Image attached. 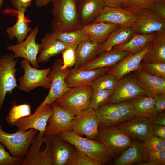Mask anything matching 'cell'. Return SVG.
<instances>
[{"label":"cell","instance_id":"cell-1","mask_svg":"<svg viewBox=\"0 0 165 165\" xmlns=\"http://www.w3.org/2000/svg\"><path fill=\"white\" fill-rule=\"evenodd\" d=\"M51 22L53 30L66 31L82 27L77 10V0H52Z\"/></svg>","mask_w":165,"mask_h":165},{"label":"cell","instance_id":"cell-2","mask_svg":"<svg viewBox=\"0 0 165 165\" xmlns=\"http://www.w3.org/2000/svg\"><path fill=\"white\" fill-rule=\"evenodd\" d=\"M58 135L78 150L102 165L108 163L112 159L105 146L96 140L83 137L72 131H63Z\"/></svg>","mask_w":165,"mask_h":165},{"label":"cell","instance_id":"cell-3","mask_svg":"<svg viewBox=\"0 0 165 165\" xmlns=\"http://www.w3.org/2000/svg\"><path fill=\"white\" fill-rule=\"evenodd\" d=\"M99 121V130L115 126L134 117L130 101L106 104L95 110Z\"/></svg>","mask_w":165,"mask_h":165},{"label":"cell","instance_id":"cell-4","mask_svg":"<svg viewBox=\"0 0 165 165\" xmlns=\"http://www.w3.org/2000/svg\"><path fill=\"white\" fill-rule=\"evenodd\" d=\"M93 90L91 85L71 88L55 102L64 110L75 116L90 107Z\"/></svg>","mask_w":165,"mask_h":165},{"label":"cell","instance_id":"cell-5","mask_svg":"<svg viewBox=\"0 0 165 165\" xmlns=\"http://www.w3.org/2000/svg\"><path fill=\"white\" fill-rule=\"evenodd\" d=\"M38 130L31 129L26 131L19 130L13 133L4 131L0 126V142L16 158L24 159Z\"/></svg>","mask_w":165,"mask_h":165},{"label":"cell","instance_id":"cell-6","mask_svg":"<svg viewBox=\"0 0 165 165\" xmlns=\"http://www.w3.org/2000/svg\"><path fill=\"white\" fill-rule=\"evenodd\" d=\"M70 68L64 67L61 59H57L54 61L48 74L51 82L50 91L35 110L50 105L71 88L65 82L66 77L72 69Z\"/></svg>","mask_w":165,"mask_h":165},{"label":"cell","instance_id":"cell-7","mask_svg":"<svg viewBox=\"0 0 165 165\" xmlns=\"http://www.w3.org/2000/svg\"><path fill=\"white\" fill-rule=\"evenodd\" d=\"M95 140L102 144L115 159L127 149L132 141L131 138L115 126L99 130Z\"/></svg>","mask_w":165,"mask_h":165},{"label":"cell","instance_id":"cell-8","mask_svg":"<svg viewBox=\"0 0 165 165\" xmlns=\"http://www.w3.org/2000/svg\"><path fill=\"white\" fill-rule=\"evenodd\" d=\"M21 65L24 73L18 79L19 82L18 88L20 90L29 93L39 86L45 89L50 88L51 82L48 74L50 68L42 69L34 68L30 65L29 61L25 59L21 62Z\"/></svg>","mask_w":165,"mask_h":165},{"label":"cell","instance_id":"cell-9","mask_svg":"<svg viewBox=\"0 0 165 165\" xmlns=\"http://www.w3.org/2000/svg\"><path fill=\"white\" fill-rule=\"evenodd\" d=\"M51 136L37 135L32 141L22 165H52Z\"/></svg>","mask_w":165,"mask_h":165},{"label":"cell","instance_id":"cell-10","mask_svg":"<svg viewBox=\"0 0 165 165\" xmlns=\"http://www.w3.org/2000/svg\"><path fill=\"white\" fill-rule=\"evenodd\" d=\"M18 62L13 54L7 53L0 57V109L2 108L5 97L18 87L16 79L15 68Z\"/></svg>","mask_w":165,"mask_h":165},{"label":"cell","instance_id":"cell-11","mask_svg":"<svg viewBox=\"0 0 165 165\" xmlns=\"http://www.w3.org/2000/svg\"><path fill=\"white\" fill-rule=\"evenodd\" d=\"M99 126L95 110L90 107L75 116L71 123L72 131L79 136L94 140L98 134Z\"/></svg>","mask_w":165,"mask_h":165},{"label":"cell","instance_id":"cell-12","mask_svg":"<svg viewBox=\"0 0 165 165\" xmlns=\"http://www.w3.org/2000/svg\"><path fill=\"white\" fill-rule=\"evenodd\" d=\"M135 14L136 20L131 27L134 33L148 34L165 31V19L149 9L141 10Z\"/></svg>","mask_w":165,"mask_h":165},{"label":"cell","instance_id":"cell-13","mask_svg":"<svg viewBox=\"0 0 165 165\" xmlns=\"http://www.w3.org/2000/svg\"><path fill=\"white\" fill-rule=\"evenodd\" d=\"M146 94L132 74L125 75L118 81L108 104L130 101Z\"/></svg>","mask_w":165,"mask_h":165},{"label":"cell","instance_id":"cell-14","mask_svg":"<svg viewBox=\"0 0 165 165\" xmlns=\"http://www.w3.org/2000/svg\"><path fill=\"white\" fill-rule=\"evenodd\" d=\"M38 31V27L37 26L30 33L26 40L6 48L14 53L15 59L20 57L23 58L29 61L33 67L37 69L39 67L37 55L39 51L40 44L36 42V39Z\"/></svg>","mask_w":165,"mask_h":165},{"label":"cell","instance_id":"cell-15","mask_svg":"<svg viewBox=\"0 0 165 165\" xmlns=\"http://www.w3.org/2000/svg\"><path fill=\"white\" fill-rule=\"evenodd\" d=\"M152 125L148 119L135 116L115 126L130 138L143 142L152 136Z\"/></svg>","mask_w":165,"mask_h":165},{"label":"cell","instance_id":"cell-16","mask_svg":"<svg viewBox=\"0 0 165 165\" xmlns=\"http://www.w3.org/2000/svg\"><path fill=\"white\" fill-rule=\"evenodd\" d=\"M50 105L53 112L49 118L45 134L51 136L63 131H72L71 123L75 116L60 107L55 101Z\"/></svg>","mask_w":165,"mask_h":165},{"label":"cell","instance_id":"cell-17","mask_svg":"<svg viewBox=\"0 0 165 165\" xmlns=\"http://www.w3.org/2000/svg\"><path fill=\"white\" fill-rule=\"evenodd\" d=\"M53 112V109L51 105L46 106L35 110L34 113L29 116L20 119L14 123L13 126H16L19 130L36 129L39 132L38 135L43 136L45 134L49 118Z\"/></svg>","mask_w":165,"mask_h":165},{"label":"cell","instance_id":"cell-18","mask_svg":"<svg viewBox=\"0 0 165 165\" xmlns=\"http://www.w3.org/2000/svg\"><path fill=\"white\" fill-rule=\"evenodd\" d=\"M136 20L135 14L130 11L122 7L105 6L99 16L90 23L106 22L121 27H131Z\"/></svg>","mask_w":165,"mask_h":165},{"label":"cell","instance_id":"cell-19","mask_svg":"<svg viewBox=\"0 0 165 165\" xmlns=\"http://www.w3.org/2000/svg\"><path fill=\"white\" fill-rule=\"evenodd\" d=\"M148 150L143 143L132 139L127 148L119 157L115 159L116 165H141L148 162Z\"/></svg>","mask_w":165,"mask_h":165},{"label":"cell","instance_id":"cell-20","mask_svg":"<svg viewBox=\"0 0 165 165\" xmlns=\"http://www.w3.org/2000/svg\"><path fill=\"white\" fill-rule=\"evenodd\" d=\"M152 44V41L139 52L126 56L112 67L109 72L114 75L118 81L125 75L139 69L142 60L150 49Z\"/></svg>","mask_w":165,"mask_h":165},{"label":"cell","instance_id":"cell-21","mask_svg":"<svg viewBox=\"0 0 165 165\" xmlns=\"http://www.w3.org/2000/svg\"><path fill=\"white\" fill-rule=\"evenodd\" d=\"M112 67H105L90 70H82L74 67L66 77L65 82L67 86L71 88L90 85L97 78L109 72Z\"/></svg>","mask_w":165,"mask_h":165},{"label":"cell","instance_id":"cell-22","mask_svg":"<svg viewBox=\"0 0 165 165\" xmlns=\"http://www.w3.org/2000/svg\"><path fill=\"white\" fill-rule=\"evenodd\" d=\"M129 51L113 47L98 56L95 58L79 68L90 70L105 67H112L126 56L132 54Z\"/></svg>","mask_w":165,"mask_h":165},{"label":"cell","instance_id":"cell-23","mask_svg":"<svg viewBox=\"0 0 165 165\" xmlns=\"http://www.w3.org/2000/svg\"><path fill=\"white\" fill-rule=\"evenodd\" d=\"M132 73L146 95L154 98L158 94L165 93V79L152 75L139 69Z\"/></svg>","mask_w":165,"mask_h":165},{"label":"cell","instance_id":"cell-24","mask_svg":"<svg viewBox=\"0 0 165 165\" xmlns=\"http://www.w3.org/2000/svg\"><path fill=\"white\" fill-rule=\"evenodd\" d=\"M52 165H67L76 148L62 140L58 134L51 136Z\"/></svg>","mask_w":165,"mask_h":165},{"label":"cell","instance_id":"cell-25","mask_svg":"<svg viewBox=\"0 0 165 165\" xmlns=\"http://www.w3.org/2000/svg\"><path fill=\"white\" fill-rule=\"evenodd\" d=\"M68 47L48 32L41 39L37 61L38 63H46L50 57L62 53Z\"/></svg>","mask_w":165,"mask_h":165},{"label":"cell","instance_id":"cell-26","mask_svg":"<svg viewBox=\"0 0 165 165\" xmlns=\"http://www.w3.org/2000/svg\"><path fill=\"white\" fill-rule=\"evenodd\" d=\"M105 6L102 0H81L77 4V10L82 27L96 18Z\"/></svg>","mask_w":165,"mask_h":165},{"label":"cell","instance_id":"cell-27","mask_svg":"<svg viewBox=\"0 0 165 165\" xmlns=\"http://www.w3.org/2000/svg\"><path fill=\"white\" fill-rule=\"evenodd\" d=\"M120 26L106 22L90 23L81 27L87 38L99 43L103 42L109 35Z\"/></svg>","mask_w":165,"mask_h":165},{"label":"cell","instance_id":"cell-28","mask_svg":"<svg viewBox=\"0 0 165 165\" xmlns=\"http://www.w3.org/2000/svg\"><path fill=\"white\" fill-rule=\"evenodd\" d=\"M134 32L131 27H119L112 32L98 48L97 56L113 47L123 44L132 37Z\"/></svg>","mask_w":165,"mask_h":165},{"label":"cell","instance_id":"cell-29","mask_svg":"<svg viewBox=\"0 0 165 165\" xmlns=\"http://www.w3.org/2000/svg\"><path fill=\"white\" fill-rule=\"evenodd\" d=\"M154 98L146 94L130 100L132 111L135 116L150 120L159 113L154 105Z\"/></svg>","mask_w":165,"mask_h":165},{"label":"cell","instance_id":"cell-30","mask_svg":"<svg viewBox=\"0 0 165 165\" xmlns=\"http://www.w3.org/2000/svg\"><path fill=\"white\" fill-rule=\"evenodd\" d=\"M100 44L88 38L81 41L75 50L74 67L79 68L95 58Z\"/></svg>","mask_w":165,"mask_h":165},{"label":"cell","instance_id":"cell-31","mask_svg":"<svg viewBox=\"0 0 165 165\" xmlns=\"http://www.w3.org/2000/svg\"><path fill=\"white\" fill-rule=\"evenodd\" d=\"M165 63V31L157 33L151 47L141 63Z\"/></svg>","mask_w":165,"mask_h":165},{"label":"cell","instance_id":"cell-32","mask_svg":"<svg viewBox=\"0 0 165 165\" xmlns=\"http://www.w3.org/2000/svg\"><path fill=\"white\" fill-rule=\"evenodd\" d=\"M156 33H154L148 34L134 33L127 42L114 47L127 51L134 54L140 51L147 44L152 42L156 37Z\"/></svg>","mask_w":165,"mask_h":165},{"label":"cell","instance_id":"cell-33","mask_svg":"<svg viewBox=\"0 0 165 165\" xmlns=\"http://www.w3.org/2000/svg\"><path fill=\"white\" fill-rule=\"evenodd\" d=\"M25 13L17 12V20L13 26L8 27L6 32L11 40L16 38L17 43L23 41L32 29L25 19Z\"/></svg>","mask_w":165,"mask_h":165},{"label":"cell","instance_id":"cell-34","mask_svg":"<svg viewBox=\"0 0 165 165\" xmlns=\"http://www.w3.org/2000/svg\"><path fill=\"white\" fill-rule=\"evenodd\" d=\"M50 34L54 38L61 41L68 47L75 49L81 41L87 38L81 28L75 30L66 31L52 30Z\"/></svg>","mask_w":165,"mask_h":165},{"label":"cell","instance_id":"cell-35","mask_svg":"<svg viewBox=\"0 0 165 165\" xmlns=\"http://www.w3.org/2000/svg\"><path fill=\"white\" fill-rule=\"evenodd\" d=\"M31 114L30 105L28 103L17 105L13 104L6 117L9 124L13 126L14 123L20 119Z\"/></svg>","mask_w":165,"mask_h":165},{"label":"cell","instance_id":"cell-36","mask_svg":"<svg viewBox=\"0 0 165 165\" xmlns=\"http://www.w3.org/2000/svg\"><path fill=\"white\" fill-rule=\"evenodd\" d=\"M118 80L114 75L109 72L100 76L91 84L93 89L114 90Z\"/></svg>","mask_w":165,"mask_h":165},{"label":"cell","instance_id":"cell-37","mask_svg":"<svg viewBox=\"0 0 165 165\" xmlns=\"http://www.w3.org/2000/svg\"><path fill=\"white\" fill-rule=\"evenodd\" d=\"M114 90L93 89L90 107L95 110L106 104L113 94Z\"/></svg>","mask_w":165,"mask_h":165},{"label":"cell","instance_id":"cell-38","mask_svg":"<svg viewBox=\"0 0 165 165\" xmlns=\"http://www.w3.org/2000/svg\"><path fill=\"white\" fill-rule=\"evenodd\" d=\"M158 0H124L122 8L134 14L140 10L148 9L154 2Z\"/></svg>","mask_w":165,"mask_h":165},{"label":"cell","instance_id":"cell-39","mask_svg":"<svg viewBox=\"0 0 165 165\" xmlns=\"http://www.w3.org/2000/svg\"><path fill=\"white\" fill-rule=\"evenodd\" d=\"M139 69L152 75L165 79V63H141Z\"/></svg>","mask_w":165,"mask_h":165},{"label":"cell","instance_id":"cell-40","mask_svg":"<svg viewBox=\"0 0 165 165\" xmlns=\"http://www.w3.org/2000/svg\"><path fill=\"white\" fill-rule=\"evenodd\" d=\"M67 165H102L98 161L78 150L74 151Z\"/></svg>","mask_w":165,"mask_h":165},{"label":"cell","instance_id":"cell-41","mask_svg":"<svg viewBox=\"0 0 165 165\" xmlns=\"http://www.w3.org/2000/svg\"><path fill=\"white\" fill-rule=\"evenodd\" d=\"M24 159L12 156L0 142V165H22Z\"/></svg>","mask_w":165,"mask_h":165},{"label":"cell","instance_id":"cell-42","mask_svg":"<svg viewBox=\"0 0 165 165\" xmlns=\"http://www.w3.org/2000/svg\"><path fill=\"white\" fill-rule=\"evenodd\" d=\"M148 151H160L165 149V140L152 135L143 142Z\"/></svg>","mask_w":165,"mask_h":165},{"label":"cell","instance_id":"cell-43","mask_svg":"<svg viewBox=\"0 0 165 165\" xmlns=\"http://www.w3.org/2000/svg\"><path fill=\"white\" fill-rule=\"evenodd\" d=\"M165 149L160 151H148V160L143 165H165Z\"/></svg>","mask_w":165,"mask_h":165},{"label":"cell","instance_id":"cell-44","mask_svg":"<svg viewBox=\"0 0 165 165\" xmlns=\"http://www.w3.org/2000/svg\"><path fill=\"white\" fill-rule=\"evenodd\" d=\"M75 50L68 47L62 53L64 67L71 68L75 64Z\"/></svg>","mask_w":165,"mask_h":165},{"label":"cell","instance_id":"cell-45","mask_svg":"<svg viewBox=\"0 0 165 165\" xmlns=\"http://www.w3.org/2000/svg\"><path fill=\"white\" fill-rule=\"evenodd\" d=\"M160 17L165 19V1H157L148 8Z\"/></svg>","mask_w":165,"mask_h":165},{"label":"cell","instance_id":"cell-46","mask_svg":"<svg viewBox=\"0 0 165 165\" xmlns=\"http://www.w3.org/2000/svg\"><path fill=\"white\" fill-rule=\"evenodd\" d=\"M33 0H11V3L17 12L25 13L27 9L31 6Z\"/></svg>","mask_w":165,"mask_h":165},{"label":"cell","instance_id":"cell-47","mask_svg":"<svg viewBox=\"0 0 165 165\" xmlns=\"http://www.w3.org/2000/svg\"><path fill=\"white\" fill-rule=\"evenodd\" d=\"M154 105L158 112L165 110V93L158 94L154 97Z\"/></svg>","mask_w":165,"mask_h":165},{"label":"cell","instance_id":"cell-48","mask_svg":"<svg viewBox=\"0 0 165 165\" xmlns=\"http://www.w3.org/2000/svg\"><path fill=\"white\" fill-rule=\"evenodd\" d=\"M152 135L156 136L165 140V126L152 125Z\"/></svg>","mask_w":165,"mask_h":165},{"label":"cell","instance_id":"cell-49","mask_svg":"<svg viewBox=\"0 0 165 165\" xmlns=\"http://www.w3.org/2000/svg\"><path fill=\"white\" fill-rule=\"evenodd\" d=\"M152 124L165 126V111L158 113L152 119L149 120Z\"/></svg>","mask_w":165,"mask_h":165},{"label":"cell","instance_id":"cell-50","mask_svg":"<svg viewBox=\"0 0 165 165\" xmlns=\"http://www.w3.org/2000/svg\"><path fill=\"white\" fill-rule=\"evenodd\" d=\"M105 6L121 7L124 0H102Z\"/></svg>","mask_w":165,"mask_h":165},{"label":"cell","instance_id":"cell-51","mask_svg":"<svg viewBox=\"0 0 165 165\" xmlns=\"http://www.w3.org/2000/svg\"><path fill=\"white\" fill-rule=\"evenodd\" d=\"M52 0H36L35 4L36 6L41 7L46 6Z\"/></svg>","mask_w":165,"mask_h":165},{"label":"cell","instance_id":"cell-52","mask_svg":"<svg viewBox=\"0 0 165 165\" xmlns=\"http://www.w3.org/2000/svg\"><path fill=\"white\" fill-rule=\"evenodd\" d=\"M4 2V0H0V9Z\"/></svg>","mask_w":165,"mask_h":165},{"label":"cell","instance_id":"cell-53","mask_svg":"<svg viewBox=\"0 0 165 165\" xmlns=\"http://www.w3.org/2000/svg\"><path fill=\"white\" fill-rule=\"evenodd\" d=\"M158 1H165V0H158Z\"/></svg>","mask_w":165,"mask_h":165},{"label":"cell","instance_id":"cell-54","mask_svg":"<svg viewBox=\"0 0 165 165\" xmlns=\"http://www.w3.org/2000/svg\"><path fill=\"white\" fill-rule=\"evenodd\" d=\"M78 0V2H79L81 0Z\"/></svg>","mask_w":165,"mask_h":165},{"label":"cell","instance_id":"cell-55","mask_svg":"<svg viewBox=\"0 0 165 165\" xmlns=\"http://www.w3.org/2000/svg\"><path fill=\"white\" fill-rule=\"evenodd\" d=\"M2 126L1 124L0 123V126Z\"/></svg>","mask_w":165,"mask_h":165}]
</instances>
